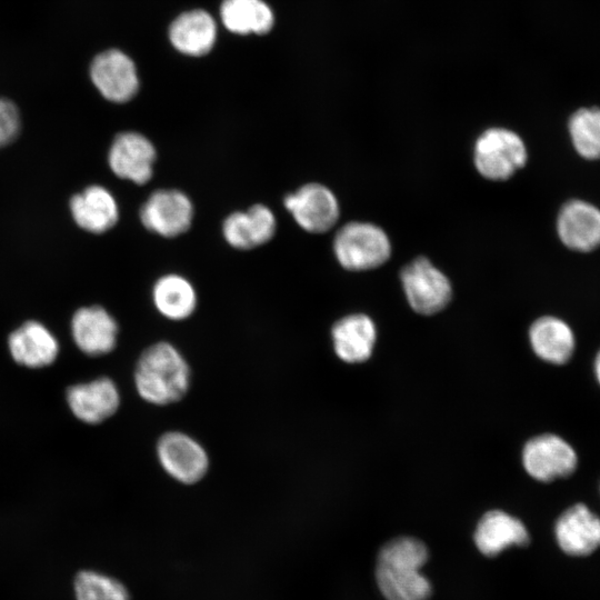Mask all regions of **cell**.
I'll return each mask as SVG.
<instances>
[{"label":"cell","instance_id":"ffe728a7","mask_svg":"<svg viewBox=\"0 0 600 600\" xmlns=\"http://www.w3.org/2000/svg\"><path fill=\"white\" fill-rule=\"evenodd\" d=\"M529 341L537 357L556 366L569 362L576 349L571 327L552 316L541 317L531 324Z\"/></svg>","mask_w":600,"mask_h":600},{"label":"cell","instance_id":"e0dca14e","mask_svg":"<svg viewBox=\"0 0 600 600\" xmlns=\"http://www.w3.org/2000/svg\"><path fill=\"white\" fill-rule=\"evenodd\" d=\"M12 359L27 368L50 366L59 354V342L42 323L30 320L17 328L8 339Z\"/></svg>","mask_w":600,"mask_h":600},{"label":"cell","instance_id":"83f0119b","mask_svg":"<svg viewBox=\"0 0 600 600\" xmlns=\"http://www.w3.org/2000/svg\"><path fill=\"white\" fill-rule=\"evenodd\" d=\"M593 373L597 382L600 386V349L598 350L593 361Z\"/></svg>","mask_w":600,"mask_h":600},{"label":"cell","instance_id":"30bf717a","mask_svg":"<svg viewBox=\"0 0 600 600\" xmlns=\"http://www.w3.org/2000/svg\"><path fill=\"white\" fill-rule=\"evenodd\" d=\"M157 150L142 133L126 131L117 134L110 146L108 163L120 179L136 184L147 183L153 174Z\"/></svg>","mask_w":600,"mask_h":600},{"label":"cell","instance_id":"4316f807","mask_svg":"<svg viewBox=\"0 0 600 600\" xmlns=\"http://www.w3.org/2000/svg\"><path fill=\"white\" fill-rule=\"evenodd\" d=\"M20 116L17 106L0 98V148L11 143L20 131Z\"/></svg>","mask_w":600,"mask_h":600},{"label":"cell","instance_id":"2e32d148","mask_svg":"<svg viewBox=\"0 0 600 600\" xmlns=\"http://www.w3.org/2000/svg\"><path fill=\"white\" fill-rule=\"evenodd\" d=\"M557 230L568 248L591 251L600 246V210L582 200L569 201L559 212Z\"/></svg>","mask_w":600,"mask_h":600},{"label":"cell","instance_id":"7a4b0ae2","mask_svg":"<svg viewBox=\"0 0 600 600\" xmlns=\"http://www.w3.org/2000/svg\"><path fill=\"white\" fill-rule=\"evenodd\" d=\"M133 379L142 400L153 406H168L187 394L191 371L173 344L159 341L142 351L136 363Z\"/></svg>","mask_w":600,"mask_h":600},{"label":"cell","instance_id":"ba28073f","mask_svg":"<svg viewBox=\"0 0 600 600\" xmlns=\"http://www.w3.org/2000/svg\"><path fill=\"white\" fill-rule=\"evenodd\" d=\"M190 198L178 189L153 191L140 208L143 227L161 237L174 238L187 232L193 220Z\"/></svg>","mask_w":600,"mask_h":600},{"label":"cell","instance_id":"ac0fdd59","mask_svg":"<svg viewBox=\"0 0 600 600\" xmlns=\"http://www.w3.org/2000/svg\"><path fill=\"white\" fill-rule=\"evenodd\" d=\"M473 539L478 550L486 557H496L512 546L524 547L530 541L526 526L501 510H492L482 516Z\"/></svg>","mask_w":600,"mask_h":600},{"label":"cell","instance_id":"8992f818","mask_svg":"<svg viewBox=\"0 0 600 600\" xmlns=\"http://www.w3.org/2000/svg\"><path fill=\"white\" fill-rule=\"evenodd\" d=\"M156 452L161 468L182 484H194L208 472L209 457L204 448L181 431H168L160 436Z\"/></svg>","mask_w":600,"mask_h":600},{"label":"cell","instance_id":"8fae6325","mask_svg":"<svg viewBox=\"0 0 600 600\" xmlns=\"http://www.w3.org/2000/svg\"><path fill=\"white\" fill-rule=\"evenodd\" d=\"M559 548L571 557H586L600 548V517L587 504L568 507L554 523Z\"/></svg>","mask_w":600,"mask_h":600},{"label":"cell","instance_id":"5bb4252c","mask_svg":"<svg viewBox=\"0 0 600 600\" xmlns=\"http://www.w3.org/2000/svg\"><path fill=\"white\" fill-rule=\"evenodd\" d=\"M118 330L114 318L100 306L80 308L71 320L76 346L91 357L110 353L116 348Z\"/></svg>","mask_w":600,"mask_h":600},{"label":"cell","instance_id":"44dd1931","mask_svg":"<svg viewBox=\"0 0 600 600\" xmlns=\"http://www.w3.org/2000/svg\"><path fill=\"white\" fill-rule=\"evenodd\" d=\"M331 337L336 354L344 362L366 361L372 353L376 341L373 321L363 313H354L338 320Z\"/></svg>","mask_w":600,"mask_h":600},{"label":"cell","instance_id":"277c9868","mask_svg":"<svg viewBox=\"0 0 600 600\" xmlns=\"http://www.w3.org/2000/svg\"><path fill=\"white\" fill-rule=\"evenodd\" d=\"M474 164L479 173L494 181L509 179L527 161L522 139L504 128H490L476 141Z\"/></svg>","mask_w":600,"mask_h":600},{"label":"cell","instance_id":"52a82bcc","mask_svg":"<svg viewBox=\"0 0 600 600\" xmlns=\"http://www.w3.org/2000/svg\"><path fill=\"white\" fill-rule=\"evenodd\" d=\"M401 282L411 308L421 314L441 311L452 296L447 276L427 258H417L401 271Z\"/></svg>","mask_w":600,"mask_h":600},{"label":"cell","instance_id":"9a60e30c","mask_svg":"<svg viewBox=\"0 0 600 600\" xmlns=\"http://www.w3.org/2000/svg\"><path fill=\"white\" fill-rule=\"evenodd\" d=\"M277 230L272 210L262 204H252L246 211H234L222 222V236L234 249L250 250L270 241Z\"/></svg>","mask_w":600,"mask_h":600},{"label":"cell","instance_id":"d4e9b609","mask_svg":"<svg viewBox=\"0 0 600 600\" xmlns=\"http://www.w3.org/2000/svg\"><path fill=\"white\" fill-rule=\"evenodd\" d=\"M569 132L577 152L586 159H600V109L581 108L569 120Z\"/></svg>","mask_w":600,"mask_h":600},{"label":"cell","instance_id":"5b68a950","mask_svg":"<svg viewBox=\"0 0 600 600\" xmlns=\"http://www.w3.org/2000/svg\"><path fill=\"white\" fill-rule=\"evenodd\" d=\"M578 461L574 448L554 433L531 438L522 450L524 470L541 482L570 477L577 470Z\"/></svg>","mask_w":600,"mask_h":600},{"label":"cell","instance_id":"4fadbf2b","mask_svg":"<svg viewBox=\"0 0 600 600\" xmlns=\"http://www.w3.org/2000/svg\"><path fill=\"white\" fill-rule=\"evenodd\" d=\"M66 398L73 416L88 424L106 421L120 406L119 390L107 377L71 386Z\"/></svg>","mask_w":600,"mask_h":600},{"label":"cell","instance_id":"603a6c76","mask_svg":"<svg viewBox=\"0 0 600 600\" xmlns=\"http://www.w3.org/2000/svg\"><path fill=\"white\" fill-rule=\"evenodd\" d=\"M156 309L164 318L181 321L189 318L197 308V293L191 282L180 274L160 277L152 288Z\"/></svg>","mask_w":600,"mask_h":600},{"label":"cell","instance_id":"6da1fadb","mask_svg":"<svg viewBox=\"0 0 600 600\" xmlns=\"http://www.w3.org/2000/svg\"><path fill=\"white\" fill-rule=\"evenodd\" d=\"M429 557L426 544L412 537H399L380 550L376 581L387 600H428L432 588L421 568Z\"/></svg>","mask_w":600,"mask_h":600},{"label":"cell","instance_id":"cb8c5ba5","mask_svg":"<svg viewBox=\"0 0 600 600\" xmlns=\"http://www.w3.org/2000/svg\"><path fill=\"white\" fill-rule=\"evenodd\" d=\"M220 16L224 27L238 34H263L273 26V13L262 0H224Z\"/></svg>","mask_w":600,"mask_h":600},{"label":"cell","instance_id":"7c38bea8","mask_svg":"<svg viewBox=\"0 0 600 600\" xmlns=\"http://www.w3.org/2000/svg\"><path fill=\"white\" fill-rule=\"evenodd\" d=\"M90 76L102 97L112 102L129 101L139 88L133 61L116 49L103 51L93 59Z\"/></svg>","mask_w":600,"mask_h":600},{"label":"cell","instance_id":"7402d4cb","mask_svg":"<svg viewBox=\"0 0 600 600\" xmlns=\"http://www.w3.org/2000/svg\"><path fill=\"white\" fill-rule=\"evenodd\" d=\"M217 27L204 10L180 14L170 26L169 38L173 47L189 56L208 53L214 44Z\"/></svg>","mask_w":600,"mask_h":600},{"label":"cell","instance_id":"9c48e42d","mask_svg":"<svg viewBox=\"0 0 600 600\" xmlns=\"http://www.w3.org/2000/svg\"><path fill=\"white\" fill-rule=\"evenodd\" d=\"M284 208L306 231L322 233L339 219V203L334 193L323 184L307 183L283 199Z\"/></svg>","mask_w":600,"mask_h":600},{"label":"cell","instance_id":"484cf974","mask_svg":"<svg viewBox=\"0 0 600 600\" xmlns=\"http://www.w3.org/2000/svg\"><path fill=\"white\" fill-rule=\"evenodd\" d=\"M77 600H130L127 588L116 578L94 570H81L73 580Z\"/></svg>","mask_w":600,"mask_h":600},{"label":"cell","instance_id":"3957f363","mask_svg":"<svg viewBox=\"0 0 600 600\" xmlns=\"http://www.w3.org/2000/svg\"><path fill=\"white\" fill-rule=\"evenodd\" d=\"M333 252L344 269L363 271L383 264L390 257L391 244L380 227L352 221L336 233Z\"/></svg>","mask_w":600,"mask_h":600},{"label":"cell","instance_id":"d6986e66","mask_svg":"<svg viewBox=\"0 0 600 600\" xmlns=\"http://www.w3.org/2000/svg\"><path fill=\"white\" fill-rule=\"evenodd\" d=\"M74 222L83 230L102 233L116 226L119 219L118 203L112 193L102 186L87 187L70 200Z\"/></svg>","mask_w":600,"mask_h":600}]
</instances>
